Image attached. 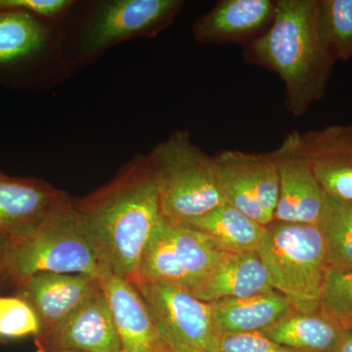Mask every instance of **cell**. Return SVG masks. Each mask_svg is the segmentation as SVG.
Returning a JSON list of instances; mask_svg holds the SVG:
<instances>
[{
	"label": "cell",
	"instance_id": "cell-1",
	"mask_svg": "<svg viewBox=\"0 0 352 352\" xmlns=\"http://www.w3.org/2000/svg\"><path fill=\"white\" fill-rule=\"evenodd\" d=\"M111 272L132 281L164 217L149 153L136 154L108 184L74 200Z\"/></svg>",
	"mask_w": 352,
	"mask_h": 352
},
{
	"label": "cell",
	"instance_id": "cell-2",
	"mask_svg": "<svg viewBox=\"0 0 352 352\" xmlns=\"http://www.w3.org/2000/svg\"><path fill=\"white\" fill-rule=\"evenodd\" d=\"M319 0H276L274 20L245 45V61L274 72L286 90L287 110L302 117L327 91L335 61L318 31Z\"/></svg>",
	"mask_w": 352,
	"mask_h": 352
},
{
	"label": "cell",
	"instance_id": "cell-3",
	"mask_svg": "<svg viewBox=\"0 0 352 352\" xmlns=\"http://www.w3.org/2000/svg\"><path fill=\"white\" fill-rule=\"evenodd\" d=\"M108 270L87 220L63 192L38 223L7 239L2 282L14 287L46 272L99 279Z\"/></svg>",
	"mask_w": 352,
	"mask_h": 352
},
{
	"label": "cell",
	"instance_id": "cell-4",
	"mask_svg": "<svg viewBox=\"0 0 352 352\" xmlns=\"http://www.w3.org/2000/svg\"><path fill=\"white\" fill-rule=\"evenodd\" d=\"M184 6L183 0L76 1L61 24L69 74L94 64L118 44L157 38L175 23Z\"/></svg>",
	"mask_w": 352,
	"mask_h": 352
},
{
	"label": "cell",
	"instance_id": "cell-5",
	"mask_svg": "<svg viewBox=\"0 0 352 352\" xmlns=\"http://www.w3.org/2000/svg\"><path fill=\"white\" fill-rule=\"evenodd\" d=\"M164 219L186 223L226 203L214 157L177 129L149 152Z\"/></svg>",
	"mask_w": 352,
	"mask_h": 352
},
{
	"label": "cell",
	"instance_id": "cell-6",
	"mask_svg": "<svg viewBox=\"0 0 352 352\" xmlns=\"http://www.w3.org/2000/svg\"><path fill=\"white\" fill-rule=\"evenodd\" d=\"M71 76L65 61L61 24L21 10H0V83L39 91Z\"/></svg>",
	"mask_w": 352,
	"mask_h": 352
},
{
	"label": "cell",
	"instance_id": "cell-7",
	"mask_svg": "<svg viewBox=\"0 0 352 352\" xmlns=\"http://www.w3.org/2000/svg\"><path fill=\"white\" fill-rule=\"evenodd\" d=\"M271 287L286 296L296 311H319L328 270L323 237L317 224L272 221L258 252Z\"/></svg>",
	"mask_w": 352,
	"mask_h": 352
},
{
	"label": "cell",
	"instance_id": "cell-8",
	"mask_svg": "<svg viewBox=\"0 0 352 352\" xmlns=\"http://www.w3.org/2000/svg\"><path fill=\"white\" fill-rule=\"evenodd\" d=\"M138 289L160 333L171 349L179 352H217L220 333L212 305L188 289L163 281L136 280Z\"/></svg>",
	"mask_w": 352,
	"mask_h": 352
},
{
	"label": "cell",
	"instance_id": "cell-9",
	"mask_svg": "<svg viewBox=\"0 0 352 352\" xmlns=\"http://www.w3.org/2000/svg\"><path fill=\"white\" fill-rule=\"evenodd\" d=\"M223 254L205 236L164 217L146 247L132 281L168 282L191 291Z\"/></svg>",
	"mask_w": 352,
	"mask_h": 352
},
{
	"label": "cell",
	"instance_id": "cell-10",
	"mask_svg": "<svg viewBox=\"0 0 352 352\" xmlns=\"http://www.w3.org/2000/svg\"><path fill=\"white\" fill-rule=\"evenodd\" d=\"M212 157L227 203L263 226L270 224L279 196L276 164L270 153L223 150Z\"/></svg>",
	"mask_w": 352,
	"mask_h": 352
},
{
	"label": "cell",
	"instance_id": "cell-11",
	"mask_svg": "<svg viewBox=\"0 0 352 352\" xmlns=\"http://www.w3.org/2000/svg\"><path fill=\"white\" fill-rule=\"evenodd\" d=\"M270 155L279 178V196L273 221L318 223L328 196L303 148L302 132L287 134Z\"/></svg>",
	"mask_w": 352,
	"mask_h": 352
},
{
	"label": "cell",
	"instance_id": "cell-12",
	"mask_svg": "<svg viewBox=\"0 0 352 352\" xmlns=\"http://www.w3.org/2000/svg\"><path fill=\"white\" fill-rule=\"evenodd\" d=\"M34 342L36 351L120 352L115 322L103 289L87 298L50 332L34 338Z\"/></svg>",
	"mask_w": 352,
	"mask_h": 352
},
{
	"label": "cell",
	"instance_id": "cell-13",
	"mask_svg": "<svg viewBox=\"0 0 352 352\" xmlns=\"http://www.w3.org/2000/svg\"><path fill=\"white\" fill-rule=\"evenodd\" d=\"M112 311L120 352H170L149 308L131 281L110 270L100 278Z\"/></svg>",
	"mask_w": 352,
	"mask_h": 352
},
{
	"label": "cell",
	"instance_id": "cell-14",
	"mask_svg": "<svg viewBox=\"0 0 352 352\" xmlns=\"http://www.w3.org/2000/svg\"><path fill=\"white\" fill-rule=\"evenodd\" d=\"M276 0H220L192 25L201 44H248L270 29Z\"/></svg>",
	"mask_w": 352,
	"mask_h": 352
},
{
	"label": "cell",
	"instance_id": "cell-15",
	"mask_svg": "<svg viewBox=\"0 0 352 352\" xmlns=\"http://www.w3.org/2000/svg\"><path fill=\"white\" fill-rule=\"evenodd\" d=\"M14 288L16 296L29 303L38 315L41 336L100 291L101 285L98 278L88 275L46 272L29 277Z\"/></svg>",
	"mask_w": 352,
	"mask_h": 352
},
{
	"label": "cell",
	"instance_id": "cell-16",
	"mask_svg": "<svg viewBox=\"0 0 352 352\" xmlns=\"http://www.w3.org/2000/svg\"><path fill=\"white\" fill-rule=\"evenodd\" d=\"M302 140L327 196L352 204V124L312 129Z\"/></svg>",
	"mask_w": 352,
	"mask_h": 352
},
{
	"label": "cell",
	"instance_id": "cell-17",
	"mask_svg": "<svg viewBox=\"0 0 352 352\" xmlns=\"http://www.w3.org/2000/svg\"><path fill=\"white\" fill-rule=\"evenodd\" d=\"M63 192L38 178L0 171V235L8 239L38 223Z\"/></svg>",
	"mask_w": 352,
	"mask_h": 352
},
{
	"label": "cell",
	"instance_id": "cell-18",
	"mask_svg": "<svg viewBox=\"0 0 352 352\" xmlns=\"http://www.w3.org/2000/svg\"><path fill=\"white\" fill-rule=\"evenodd\" d=\"M273 289L258 252L223 254L195 288L189 291L203 302L212 303L245 298Z\"/></svg>",
	"mask_w": 352,
	"mask_h": 352
},
{
	"label": "cell",
	"instance_id": "cell-19",
	"mask_svg": "<svg viewBox=\"0 0 352 352\" xmlns=\"http://www.w3.org/2000/svg\"><path fill=\"white\" fill-rule=\"evenodd\" d=\"M210 305L220 335L261 332L296 311L288 298L274 289Z\"/></svg>",
	"mask_w": 352,
	"mask_h": 352
},
{
	"label": "cell",
	"instance_id": "cell-20",
	"mask_svg": "<svg viewBox=\"0 0 352 352\" xmlns=\"http://www.w3.org/2000/svg\"><path fill=\"white\" fill-rule=\"evenodd\" d=\"M182 224L205 236L215 249L226 254L258 252L266 235L265 226L227 201L208 214Z\"/></svg>",
	"mask_w": 352,
	"mask_h": 352
},
{
	"label": "cell",
	"instance_id": "cell-21",
	"mask_svg": "<svg viewBox=\"0 0 352 352\" xmlns=\"http://www.w3.org/2000/svg\"><path fill=\"white\" fill-rule=\"evenodd\" d=\"M342 329L322 314L295 311L261 331L268 339L298 352H330L339 342Z\"/></svg>",
	"mask_w": 352,
	"mask_h": 352
},
{
	"label": "cell",
	"instance_id": "cell-22",
	"mask_svg": "<svg viewBox=\"0 0 352 352\" xmlns=\"http://www.w3.org/2000/svg\"><path fill=\"white\" fill-rule=\"evenodd\" d=\"M317 226L328 267L352 270V204L328 197Z\"/></svg>",
	"mask_w": 352,
	"mask_h": 352
},
{
	"label": "cell",
	"instance_id": "cell-23",
	"mask_svg": "<svg viewBox=\"0 0 352 352\" xmlns=\"http://www.w3.org/2000/svg\"><path fill=\"white\" fill-rule=\"evenodd\" d=\"M317 23L335 63L352 60V0H319Z\"/></svg>",
	"mask_w": 352,
	"mask_h": 352
},
{
	"label": "cell",
	"instance_id": "cell-24",
	"mask_svg": "<svg viewBox=\"0 0 352 352\" xmlns=\"http://www.w3.org/2000/svg\"><path fill=\"white\" fill-rule=\"evenodd\" d=\"M319 311L342 330L352 331V270L328 268L321 289Z\"/></svg>",
	"mask_w": 352,
	"mask_h": 352
},
{
	"label": "cell",
	"instance_id": "cell-25",
	"mask_svg": "<svg viewBox=\"0 0 352 352\" xmlns=\"http://www.w3.org/2000/svg\"><path fill=\"white\" fill-rule=\"evenodd\" d=\"M41 322L31 305L18 296H0V342L41 333Z\"/></svg>",
	"mask_w": 352,
	"mask_h": 352
},
{
	"label": "cell",
	"instance_id": "cell-26",
	"mask_svg": "<svg viewBox=\"0 0 352 352\" xmlns=\"http://www.w3.org/2000/svg\"><path fill=\"white\" fill-rule=\"evenodd\" d=\"M74 0H0V10H21L62 24L75 7Z\"/></svg>",
	"mask_w": 352,
	"mask_h": 352
},
{
	"label": "cell",
	"instance_id": "cell-27",
	"mask_svg": "<svg viewBox=\"0 0 352 352\" xmlns=\"http://www.w3.org/2000/svg\"><path fill=\"white\" fill-rule=\"evenodd\" d=\"M217 352H298L273 342L261 332L220 335Z\"/></svg>",
	"mask_w": 352,
	"mask_h": 352
},
{
	"label": "cell",
	"instance_id": "cell-28",
	"mask_svg": "<svg viewBox=\"0 0 352 352\" xmlns=\"http://www.w3.org/2000/svg\"><path fill=\"white\" fill-rule=\"evenodd\" d=\"M330 352H352V331H342L339 342Z\"/></svg>",
	"mask_w": 352,
	"mask_h": 352
},
{
	"label": "cell",
	"instance_id": "cell-29",
	"mask_svg": "<svg viewBox=\"0 0 352 352\" xmlns=\"http://www.w3.org/2000/svg\"><path fill=\"white\" fill-rule=\"evenodd\" d=\"M7 245V238L0 235V283H2L4 270V259H6V252Z\"/></svg>",
	"mask_w": 352,
	"mask_h": 352
},
{
	"label": "cell",
	"instance_id": "cell-30",
	"mask_svg": "<svg viewBox=\"0 0 352 352\" xmlns=\"http://www.w3.org/2000/svg\"><path fill=\"white\" fill-rule=\"evenodd\" d=\"M36 352H85L80 351H73V349H54V351H43Z\"/></svg>",
	"mask_w": 352,
	"mask_h": 352
},
{
	"label": "cell",
	"instance_id": "cell-31",
	"mask_svg": "<svg viewBox=\"0 0 352 352\" xmlns=\"http://www.w3.org/2000/svg\"><path fill=\"white\" fill-rule=\"evenodd\" d=\"M170 352H179V351H173V349H171V351Z\"/></svg>",
	"mask_w": 352,
	"mask_h": 352
}]
</instances>
